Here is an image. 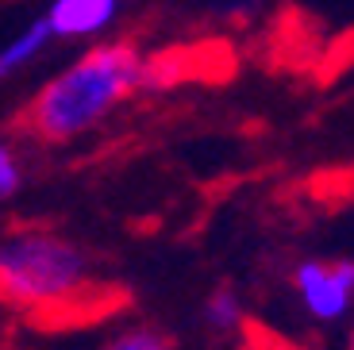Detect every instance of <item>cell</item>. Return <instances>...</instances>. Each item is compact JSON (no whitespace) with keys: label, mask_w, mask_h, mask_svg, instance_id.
Returning <instances> with one entry per match:
<instances>
[{"label":"cell","mask_w":354,"mask_h":350,"mask_svg":"<svg viewBox=\"0 0 354 350\" xmlns=\"http://www.w3.org/2000/svg\"><path fill=\"white\" fill-rule=\"evenodd\" d=\"M292 289L312 320L335 324L354 308V262L351 258H304L292 270Z\"/></svg>","instance_id":"cell-3"},{"label":"cell","mask_w":354,"mask_h":350,"mask_svg":"<svg viewBox=\"0 0 354 350\" xmlns=\"http://www.w3.org/2000/svg\"><path fill=\"white\" fill-rule=\"evenodd\" d=\"M0 300L39 324H81L115 308L97 258L54 228H12L0 235Z\"/></svg>","instance_id":"cell-1"},{"label":"cell","mask_w":354,"mask_h":350,"mask_svg":"<svg viewBox=\"0 0 354 350\" xmlns=\"http://www.w3.org/2000/svg\"><path fill=\"white\" fill-rule=\"evenodd\" d=\"M50 43H54V35H50V27H46L43 16L31 19L27 27H19L16 35L0 46V85L12 81L16 73H24L27 66H35V62L50 50Z\"/></svg>","instance_id":"cell-5"},{"label":"cell","mask_w":354,"mask_h":350,"mask_svg":"<svg viewBox=\"0 0 354 350\" xmlns=\"http://www.w3.org/2000/svg\"><path fill=\"white\" fill-rule=\"evenodd\" d=\"M235 350H292L285 339H277V335L270 331H258V327H247V335H243V342Z\"/></svg>","instance_id":"cell-9"},{"label":"cell","mask_w":354,"mask_h":350,"mask_svg":"<svg viewBox=\"0 0 354 350\" xmlns=\"http://www.w3.org/2000/svg\"><path fill=\"white\" fill-rule=\"evenodd\" d=\"M142 73L147 54L127 39L88 46L39 85L19 116V127L46 147L73 142L97 131L115 108L142 93Z\"/></svg>","instance_id":"cell-2"},{"label":"cell","mask_w":354,"mask_h":350,"mask_svg":"<svg viewBox=\"0 0 354 350\" xmlns=\"http://www.w3.org/2000/svg\"><path fill=\"white\" fill-rule=\"evenodd\" d=\"M204 320H208V327L220 331V335H231V331H243V327H247L243 300L231 289H216L212 297L204 300Z\"/></svg>","instance_id":"cell-6"},{"label":"cell","mask_w":354,"mask_h":350,"mask_svg":"<svg viewBox=\"0 0 354 350\" xmlns=\"http://www.w3.org/2000/svg\"><path fill=\"white\" fill-rule=\"evenodd\" d=\"M351 350H354V324H351Z\"/></svg>","instance_id":"cell-10"},{"label":"cell","mask_w":354,"mask_h":350,"mask_svg":"<svg viewBox=\"0 0 354 350\" xmlns=\"http://www.w3.org/2000/svg\"><path fill=\"white\" fill-rule=\"evenodd\" d=\"M104 350H174L169 335H162L158 327H127L120 331Z\"/></svg>","instance_id":"cell-7"},{"label":"cell","mask_w":354,"mask_h":350,"mask_svg":"<svg viewBox=\"0 0 354 350\" xmlns=\"http://www.w3.org/2000/svg\"><path fill=\"white\" fill-rule=\"evenodd\" d=\"M124 8L127 0H50L43 19L50 27L54 43H81V39L93 43L120 24Z\"/></svg>","instance_id":"cell-4"},{"label":"cell","mask_w":354,"mask_h":350,"mask_svg":"<svg viewBox=\"0 0 354 350\" xmlns=\"http://www.w3.org/2000/svg\"><path fill=\"white\" fill-rule=\"evenodd\" d=\"M19 185H24V162L8 139H0V204L12 201L19 193Z\"/></svg>","instance_id":"cell-8"}]
</instances>
